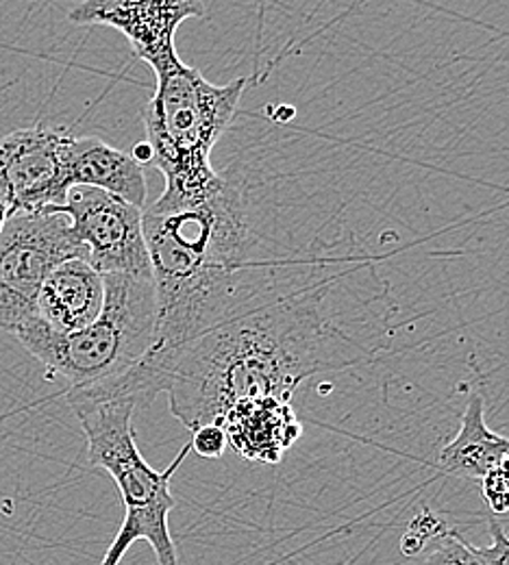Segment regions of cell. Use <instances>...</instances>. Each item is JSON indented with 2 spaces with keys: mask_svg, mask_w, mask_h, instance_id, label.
<instances>
[{
  "mask_svg": "<svg viewBox=\"0 0 509 565\" xmlns=\"http://www.w3.org/2000/svg\"><path fill=\"white\" fill-rule=\"evenodd\" d=\"M396 307L372 257L347 253L325 275L233 318L174 353H148L168 372L170 414L188 430L219 423L240 401L279 398L314 374L356 367L385 351Z\"/></svg>",
  "mask_w": 509,
  "mask_h": 565,
  "instance_id": "6da1fadb",
  "label": "cell"
},
{
  "mask_svg": "<svg viewBox=\"0 0 509 565\" xmlns=\"http://www.w3.org/2000/svg\"><path fill=\"white\" fill-rule=\"evenodd\" d=\"M145 239L157 298L150 353H174L233 318L266 307L325 275L340 253L316 242L300 257L266 253L244 190L229 181L203 205L145 210Z\"/></svg>",
  "mask_w": 509,
  "mask_h": 565,
  "instance_id": "7a4b0ae2",
  "label": "cell"
},
{
  "mask_svg": "<svg viewBox=\"0 0 509 565\" xmlns=\"http://www.w3.org/2000/svg\"><path fill=\"white\" fill-rule=\"evenodd\" d=\"M161 392H166V376L148 361L116 379L68 387L66 401L85 433L89 463L114 479L125 502V520L100 565H120L138 540L150 544L157 564L179 565L168 526L170 511L177 507L170 481L192 446L185 444L159 472L142 457L134 428L136 409L150 405Z\"/></svg>",
  "mask_w": 509,
  "mask_h": 565,
  "instance_id": "3957f363",
  "label": "cell"
},
{
  "mask_svg": "<svg viewBox=\"0 0 509 565\" xmlns=\"http://www.w3.org/2000/svg\"><path fill=\"white\" fill-rule=\"evenodd\" d=\"M248 85L246 76L216 85L188 64L157 76L142 122L150 166L163 174L166 188L146 212H183L219 194L226 179L214 170L212 152L229 131Z\"/></svg>",
  "mask_w": 509,
  "mask_h": 565,
  "instance_id": "277c9868",
  "label": "cell"
},
{
  "mask_svg": "<svg viewBox=\"0 0 509 565\" xmlns=\"http://www.w3.org/2000/svg\"><path fill=\"white\" fill-rule=\"evenodd\" d=\"M105 300L98 318L71 335H55L29 318L13 338L68 387L116 379L155 347L157 298L152 277L103 275Z\"/></svg>",
  "mask_w": 509,
  "mask_h": 565,
  "instance_id": "5b68a950",
  "label": "cell"
},
{
  "mask_svg": "<svg viewBox=\"0 0 509 565\" xmlns=\"http://www.w3.org/2000/svg\"><path fill=\"white\" fill-rule=\"evenodd\" d=\"M87 259L64 207L9 215L0 235V331L15 333L35 313V298L51 273Z\"/></svg>",
  "mask_w": 509,
  "mask_h": 565,
  "instance_id": "8992f818",
  "label": "cell"
},
{
  "mask_svg": "<svg viewBox=\"0 0 509 565\" xmlns=\"http://www.w3.org/2000/svg\"><path fill=\"white\" fill-rule=\"evenodd\" d=\"M64 127L35 125L0 138V203L9 213L64 207L73 188L71 143Z\"/></svg>",
  "mask_w": 509,
  "mask_h": 565,
  "instance_id": "52a82bcc",
  "label": "cell"
},
{
  "mask_svg": "<svg viewBox=\"0 0 509 565\" xmlns=\"http://www.w3.org/2000/svg\"><path fill=\"white\" fill-rule=\"evenodd\" d=\"M64 212L74 235L87 248V262L100 275L152 277L145 239V210L103 190L74 185Z\"/></svg>",
  "mask_w": 509,
  "mask_h": 565,
  "instance_id": "ba28073f",
  "label": "cell"
},
{
  "mask_svg": "<svg viewBox=\"0 0 509 565\" xmlns=\"http://www.w3.org/2000/svg\"><path fill=\"white\" fill-rule=\"evenodd\" d=\"M205 13V0H83L71 9L68 20L120 31L134 55L159 76L183 64L174 46L179 26Z\"/></svg>",
  "mask_w": 509,
  "mask_h": 565,
  "instance_id": "9c48e42d",
  "label": "cell"
},
{
  "mask_svg": "<svg viewBox=\"0 0 509 565\" xmlns=\"http://www.w3.org/2000/svg\"><path fill=\"white\" fill-rule=\"evenodd\" d=\"M219 424L226 433L229 446L255 463H279L303 435L290 403L279 398L240 401L226 409Z\"/></svg>",
  "mask_w": 509,
  "mask_h": 565,
  "instance_id": "30bf717a",
  "label": "cell"
},
{
  "mask_svg": "<svg viewBox=\"0 0 509 565\" xmlns=\"http://www.w3.org/2000/svg\"><path fill=\"white\" fill-rule=\"evenodd\" d=\"M103 300V275L87 259H71L40 287L33 318L55 335H71L98 318Z\"/></svg>",
  "mask_w": 509,
  "mask_h": 565,
  "instance_id": "8fae6325",
  "label": "cell"
},
{
  "mask_svg": "<svg viewBox=\"0 0 509 565\" xmlns=\"http://www.w3.org/2000/svg\"><path fill=\"white\" fill-rule=\"evenodd\" d=\"M68 163L73 188H96L146 210L145 166L131 152H123L92 136H74Z\"/></svg>",
  "mask_w": 509,
  "mask_h": 565,
  "instance_id": "7c38bea8",
  "label": "cell"
},
{
  "mask_svg": "<svg viewBox=\"0 0 509 565\" xmlns=\"http://www.w3.org/2000/svg\"><path fill=\"white\" fill-rule=\"evenodd\" d=\"M509 452V437L486 423V398L475 390L466 403L457 435L439 450L436 466L448 477L484 479Z\"/></svg>",
  "mask_w": 509,
  "mask_h": 565,
  "instance_id": "4fadbf2b",
  "label": "cell"
},
{
  "mask_svg": "<svg viewBox=\"0 0 509 565\" xmlns=\"http://www.w3.org/2000/svg\"><path fill=\"white\" fill-rule=\"evenodd\" d=\"M423 565H484L475 548L453 529L432 542V551Z\"/></svg>",
  "mask_w": 509,
  "mask_h": 565,
  "instance_id": "5bb4252c",
  "label": "cell"
},
{
  "mask_svg": "<svg viewBox=\"0 0 509 565\" xmlns=\"http://www.w3.org/2000/svg\"><path fill=\"white\" fill-rule=\"evenodd\" d=\"M448 526L444 524V520L436 515L434 511L425 509L421 511L407 526V531L401 537V551L407 557H416L418 553H423V548L439 537L442 533H446Z\"/></svg>",
  "mask_w": 509,
  "mask_h": 565,
  "instance_id": "9a60e30c",
  "label": "cell"
},
{
  "mask_svg": "<svg viewBox=\"0 0 509 565\" xmlns=\"http://www.w3.org/2000/svg\"><path fill=\"white\" fill-rule=\"evenodd\" d=\"M190 446L203 459H220L229 448V439L219 423L203 424L192 430Z\"/></svg>",
  "mask_w": 509,
  "mask_h": 565,
  "instance_id": "2e32d148",
  "label": "cell"
},
{
  "mask_svg": "<svg viewBox=\"0 0 509 565\" xmlns=\"http://www.w3.org/2000/svg\"><path fill=\"white\" fill-rule=\"evenodd\" d=\"M481 490L486 504L495 515L509 513V481L501 475L499 468H495L490 475L481 479Z\"/></svg>",
  "mask_w": 509,
  "mask_h": 565,
  "instance_id": "e0dca14e",
  "label": "cell"
},
{
  "mask_svg": "<svg viewBox=\"0 0 509 565\" xmlns=\"http://www.w3.org/2000/svg\"><path fill=\"white\" fill-rule=\"evenodd\" d=\"M490 535L492 544L486 548H475L477 557L484 565H509V535L503 529V524L495 518H490Z\"/></svg>",
  "mask_w": 509,
  "mask_h": 565,
  "instance_id": "ac0fdd59",
  "label": "cell"
},
{
  "mask_svg": "<svg viewBox=\"0 0 509 565\" xmlns=\"http://www.w3.org/2000/svg\"><path fill=\"white\" fill-rule=\"evenodd\" d=\"M9 210L4 207V203H0V235H2V228H4V224H7V220H9Z\"/></svg>",
  "mask_w": 509,
  "mask_h": 565,
  "instance_id": "d6986e66",
  "label": "cell"
},
{
  "mask_svg": "<svg viewBox=\"0 0 509 565\" xmlns=\"http://www.w3.org/2000/svg\"><path fill=\"white\" fill-rule=\"evenodd\" d=\"M499 470H501V475L509 481V452L503 457V461L499 463Z\"/></svg>",
  "mask_w": 509,
  "mask_h": 565,
  "instance_id": "ffe728a7",
  "label": "cell"
}]
</instances>
